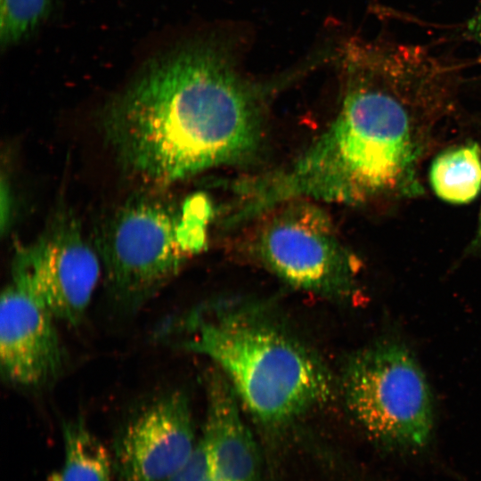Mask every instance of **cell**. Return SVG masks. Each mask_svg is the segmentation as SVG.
<instances>
[{
  "instance_id": "10",
  "label": "cell",
  "mask_w": 481,
  "mask_h": 481,
  "mask_svg": "<svg viewBox=\"0 0 481 481\" xmlns=\"http://www.w3.org/2000/svg\"><path fill=\"white\" fill-rule=\"evenodd\" d=\"M207 419L200 437L215 481H259L255 440L242 420L239 400L218 369L207 378Z\"/></svg>"
},
{
  "instance_id": "3",
  "label": "cell",
  "mask_w": 481,
  "mask_h": 481,
  "mask_svg": "<svg viewBox=\"0 0 481 481\" xmlns=\"http://www.w3.org/2000/svg\"><path fill=\"white\" fill-rule=\"evenodd\" d=\"M180 346L209 358L260 424L280 428L333 393L321 359L257 306L218 301L180 321Z\"/></svg>"
},
{
  "instance_id": "4",
  "label": "cell",
  "mask_w": 481,
  "mask_h": 481,
  "mask_svg": "<svg viewBox=\"0 0 481 481\" xmlns=\"http://www.w3.org/2000/svg\"><path fill=\"white\" fill-rule=\"evenodd\" d=\"M209 212L200 198L176 206L151 192L129 197L95 228L94 247L114 302L135 311L173 279L206 243Z\"/></svg>"
},
{
  "instance_id": "1",
  "label": "cell",
  "mask_w": 481,
  "mask_h": 481,
  "mask_svg": "<svg viewBox=\"0 0 481 481\" xmlns=\"http://www.w3.org/2000/svg\"><path fill=\"white\" fill-rule=\"evenodd\" d=\"M336 57L338 112L282 171L284 191L349 205L422 195L420 167L454 106L456 69L427 46L387 37H353Z\"/></svg>"
},
{
  "instance_id": "13",
  "label": "cell",
  "mask_w": 481,
  "mask_h": 481,
  "mask_svg": "<svg viewBox=\"0 0 481 481\" xmlns=\"http://www.w3.org/2000/svg\"><path fill=\"white\" fill-rule=\"evenodd\" d=\"M53 0H0V41L10 46L30 36L48 16Z\"/></svg>"
},
{
  "instance_id": "11",
  "label": "cell",
  "mask_w": 481,
  "mask_h": 481,
  "mask_svg": "<svg viewBox=\"0 0 481 481\" xmlns=\"http://www.w3.org/2000/svg\"><path fill=\"white\" fill-rule=\"evenodd\" d=\"M435 194L451 204H467L481 191V148L476 142L452 146L438 153L428 174Z\"/></svg>"
},
{
  "instance_id": "12",
  "label": "cell",
  "mask_w": 481,
  "mask_h": 481,
  "mask_svg": "<svg viewBox=\"0 0 481 481\" xmlns=\"http://www.w3.org/2000/svg\"><path fill=\"white\" fill-rule=\"evenodd\" d=\"M64 457L50 481H112L113 457L79 419L62 425Z\"/></svg>"
},
{
  "instance_id": "15",
  "label": "cell",
  "mask_w": 481,
  "mask_h": 481,
  "mask_svg": "<svg viewBox=\"0 0 481 481\" xmlns=\"http://www.w3.org/2000/svg\"><path fill=\"white\" fill-rule=\"evenodd\" d=\"M468 30L471 37L477 44L481 53V0L468 23Z\"/></svg>"
},
{
  "instance_id": "8",
  "label": "cell",
  "mask_w": 481,
  "mask_h": 481,
  "mask_svg": "<svg viewBox=\"0 0 481 481\" xmlns=\"http://www.w3.org/2000/svg\"><path fill=\"white\" fill-rule=\"evenodd\" d=\"M197 442L190 404L169 393L135 413L122 428L113 462L120 481H167L192 457Z\"/></svg>"
},
{
  "instance_id": "16",
  "label": "cell",
  "mask_w": 481,
  "mask_h": 481,
  "mask_svg": "<svg viewBox=\"0 0 481 481\" xmlns=\"http://www.w3.org/2000/svg\"><path fill=\"white\" fill-rule=\"evenodd\" d=\"M469 251L471 253H481V208L478 217V224L477 232L474 239L472 240Z\"/></svg>"
},
{
  "instance_id": "6",
  "label": "cell",
  "mask_w": 481,
  "mask_h": 481,
  "mask_svg": "<svg viewBox=\"0 0 481 481\" xmlns=\"http://www.w3.org/2000/svg\"><path fill=\"white\" fill-rule=\"evenodd\" d=\"M256 217L253 256L266 269L300 290L334 299L356 290L359 264L342 243L328 215L313 200H290Z\"/></svg>"
},
{
  "instance_id": "14",
  "label": "cell",
  "mask_w": 481,
  "mask_h": 481,
  "mask_svg": "<svg viewBox=\"0 0 481 481\" xmlns=\"http://www.w3.org/2000/svg\"><path fill=\"white\" fill-rule=\"evenodd\" d=\"M167 481H215L201 438L189 461Z\"/></svg>"
},
{
  "instance_id": "2",
  "label": "cell",
  "mask_w": 481,
  "mask_h": 481,
  "mask_svg": "<svg viewBox=\"0 0 481 481\" xmlns=\"http://www.w3.org/2000/svg\"><path fill=\"white\" fill-rule=\"evenodd\" d=\"M236 57L231 41L213 34L151 61L102 114L121 168L167 184L251 157L265 86L240 73Z\"/></svg>"
},
{
  "instance_id": "5",
  "label": "cell",
  "mask_w": 481,
  "mask_h": 481,
  "mask_svg": "<svg viewBox=\"0 0 481 481\" xmlns=\"http://www.w3.org/2000/svg\"><path fill=\"white\" fill-rule=\"evenodd\" d=\"M341 391L350 412L379 442L421 447L433 427V401L425 374L406 346L374 343L352 355Z\"/></svg>"
},
{
  "instance_id": "7",
  "label": "cell",
  "mask_w": 481,
  "mask_h": 481,
  "mask_svg": "<svg viewBox=\"0 0 481 481\" xmlns=\"http://www.w3.org/2000/svg\"><path fill=\"white\" fill-rule=\"evenodd\" d=\"M102 273L98 253L86 240L77 217L62 208L34 240L16 246L11 284L56 321L77 326Z\"/></svg>"
},
{
  "instance_id": "9",
  "label": "cell",
  "mask_w": 481,
  "mask_h": 481,
  "mask_svg": "<svg viewBox=\"0 0 481 481\" xmlns=\"http://www.w3.org/2000/svg\"><path fill=\"white\" fill-rule=\"evenodd\" d=\"M45 309L10 284L0 301V365L3 379L22 388L54 381L64 367L65 351Z\"/></svg>"
}]
</instances>
